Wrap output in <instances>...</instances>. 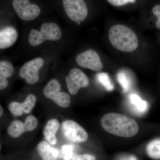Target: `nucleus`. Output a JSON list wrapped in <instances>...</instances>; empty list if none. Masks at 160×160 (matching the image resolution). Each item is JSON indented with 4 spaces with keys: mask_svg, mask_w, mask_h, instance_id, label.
<instances>
[{
    "mask_svg": "<svg viewBox=\"0 0 160 160\" xmlns=\"http://www.w3.org/2000/svg\"><path fill=\"white\" fill-rule=\"evenodd\" d=\"M104 130L112 134L129 138L134 136L139 130L138 125L132 118L120 113H107L101 119Z\"/></svg>",
    "mask_w": 160,
    "mask_h": 160,
    "instance_id": "f257e3e1",
    "label": "nucleus"
},
{
    "mask_svg": "<svg viewBox=\"0 0 160 160\" xmlns=\"http://www.w3.org/2000/svg\"><path fill=\"white\" fill-rule=\"evenodd\" d=\"M109 38L113 47L125 52H132L138 46L137 36L125 25L112 26L109 30Z\"/></svg>",
    "mask_w": 160,
    "mask_h": 160,
    "instance_id": "f03ea898",
    "label": "nucleus"
},
{
    "mask_svg": "<svg viewBox=\"0 0 160 160\" xmlns=\"http://www.w3.org/2000/svg\"><path fill=\"white\" fill-rule=\"evenodd\" d=\"M61 29L55 23H45L42 24L40 31L32 29L28 41L31 46H36L46 41H57L62 38Z\"/></svg>",
    "mask_w": 160,
    "mask_h": 160,
    "instance_id": "7ed1b4c3",
    "label": "nucleus"
},
{
    "mask_svg": "<svg viewBox=\"0 0 160 160\" xmlns=\"http://www.w3.org/2000/svg\"><path fill=\"white\" fill-rule=\"evenodd\" d=\"M63 6L68 18L75 22L86 19L88 9L84 0H62Z\"/></svg>",
    "mask_w": 160,
    "mask_h": 160,
    "instance_id": "20e7f679",
    "label": "nucleus"
},
{
    "mask_svg": "<svg viewBox=\"0 0 160 160\" xmlns=\"http://www.w3.org/2000/svg\"><path fill=\"white\" fill-rule=\"evenodd\" d=\"M12 5L18 16L24 21L35 19L41 13L39 6L30 3V0H13Z\"/></svg>",
    "mask_w": 160,
    "mask_h": 160,
    "instance_id": "39448f33",
    "label": "nucleus"
},
{
    "mask_svg": "<svg viewBox=\"0 0 160 160\" xmlns=\"http://www.w3.org/2000/svg\"><path fill=\"white\" fill-rule=\"evenodd\" d=\"M44 64V60L41 58L30 60L21 67L19 72L20 77L25 79L28 84H35L39 80V72Z\"/></svg>",
    "mask_w": 160,
    "mask_h": 160,
    "instance_id": "423d86ee",
    "label": "nucleus"
},
{
    "mask_svg": "<svg viewBox=\"0 0 160 160\" xmlns=\"http://www.w3.org/2000/svg\"><path fill=\"white\" fill-rule=\"evenodd\" d=\"M79 66L95 72H99L103 69L101 58L97 52L92 49H89L79 53L76 58Z\"/></svg>",
    "mask_w": 160,
    "mask_h": 160,
    "instance_id": "0eeeda50",
    "label": "nucleus"
},
{
    "mask_svg": "<svg viewBox=\"0 0 160 160\" xmlns=\"http://www.w3.org/2000/svg\"><path fill=\"white\" fill-rule=\"evenodd\" d=\"M66 82L69 93L72 95L76 94L81 88H86L89 84L87 76L78 68H73L69 71L66 78Z\"/></svg>",
    "mask_w": 160,
    "mask_h": 160,
    "instance_id": "6e6552de",
    "label": "nucleus"
},
{
    "mask_svg": "<svg viewBox=\"0 0 160 160\" xmlns=\"http://www.w3.org/2000/svg\"><path fill=\"white\" fill-rule=\"evenodd\" d=\"M62 130L65 137L74 142H86L88 136L86 130L76 122L66 120L62 124Z\"/></svg>",
    "mask_w": 160,
    "mask_h": 160,
    "instance_id": "1a4fd4ad",
    "label": "nucleus"
},
{
    "mask_svg": "<svg viewBox=\"0 0 160 160\" xmlns=\"http://www.w3.org/2000/svg\"><path fill=\"white\" fill-rule=\"evenodd\" d=\"M18 33L12 26H7L0 31V49H4L12 46L16 42Z\"/></svg>",
    "mask_w": 160,
    "mask_h": 160,
    "instance_id": "9d476101",
    "label": "nucleus"
},
{
    "mask_svg": "<svg viewBox=\"0 0 160 160\" xmlns=\"http://www.w3.org/2000/svg\"><path fill=\"white\" fill-rule=\"evenodd\" d=\"M59 127V122L56 119L53 118L49 120L43 131L44 137L50 144L52 145L56 144L57 142L56 134Z\"/></svg>",
    "mask_w": 160,
    "mask_h": 160,
    "instance_id": "9b49d317",
    "label": "nucleus"
},
{
    "mask_svg": "<svg viewBox=\"0 0 160 160\" xmlns=\"http://www.w3.org/2000/svg\"><path fill=\"white\" fill-rule=\"evenodd\" d=\"M38 153L42 160H57L58 151L46 142H42L37 146Z\"/></svg>",
    "mask_w": 160,
    "mask_h": 160,
    "instance_id": "f8f14e48",
    "label": "nucleus"
},
{
    "mask_svg": "<svg viewBox=\"0 0 160 160\" xmlns=\"http://www.w3.org/2000/svg\"><path fill=\"white\" fill-rule=\"evenodd\" d=\"M129 102L132 107V109L135 112L141 115L145 113L148 109L147 102L143 101L136 94H132L129 96Z\"/></svg>",
    "mask_w": 160,
    "mask_h": 160,
    "instance_id": "ddd939ff",
    "label": "nucleus"
},
{
    "mask_svg": "<svg viewBox=\"0 0 160 160\" xmlns=\"http://www.w3.org/2000/svg\"><path fill=\"white\" fill-rule=\"evenodd\" d=\"M61 86L58 81L52 79L47 83L43 89V94L47 98L52 100L57 95L61 92Z\"/></svg>",
    "mask_w": 160,
    "mask_h": 160,
    "instance_id": "4468645a",
    "label": "nucleus"
},
{
    "mask_svg": "<svg viewBox=\"0 0 160 160\" xmlns=\"http://www.w3.org/2000/svg\"><path fill=\"white\" fill-rule=\"evenodd\" d=\"M26 132L24 123L19 120L13 121L8 129V133L12 138H17Z\"/></svg>",
    "mask_w": 160,
    "mask_h": 160,
    "instance_id": "2eb2a0df",
    "label": "nucleus"
},
{
    "mask_svg": "<svg viewBox=\"0 0 160 160\" xmlns=\"http://www.w3.org/2000/svg\"><path fill=\"white\" fill-rule=\"evenodd\" d=\"M148 156L153 159H160V139L152 140L146 146Z\"/></svg>",
    "mask_w": 160,
    "mask_h": 160,
    "instance_id": "dca6fc26",
    "label": "nucleus"
},
{
    "mask_svg": "<svg viewBox=\"0 0 160 160\" xmlns=\"http://www.w3.org/2000/svg\"><path fill=\"white\" fill-rule=\"evenodd\" d=\"M117 79L124 92L130 90L132 86L131 80L126 72L124 71L119 72L117 74Z\"/></svg>",
    "mask_w": 160,
    "mask_h": 160,
    "instance_id": "f3484780",
    "label": "nucleus"
},
{
    "mask_svg": "<svg viewBox=\"0 0 160 160\" xmlns=\"http://www.w3.org/2000/svg\"><path fill=\"white\" fill-rule=\"evenodd\" d=\"M14 68L10 62L2 60L0 62V77L9 78L12 76Z\"/></svg>",
    "mask_w": 160,
    "mask_h": 160,
    "instance_id": "a211bd4d",
    "label": "nucleus"
},
{
    "mask_svg": "<svg viewBox=\"0 0 160 160\" xmlns=\"http://www.w3.org/2000/svg\"><path fill=\"white\" fill-rule=\"evenodd\" d=\"M52 101L58 106L63 108H67L70 105V97L66 92H60L56 96Z\"/></svg>",
    "mask_w": 160,
    "mask_h": 160,
    "instance_id": "6ab92c4d",
    "label": "nucleus"
},
{
    "mask_svg": "<svg viewBox=\"0 0 160 160\" xmlns=\"http://www.w3.org/2000/svg\"><path fill=\"white\" fill-rule=\"evenodd\" d=\"M97 78L102 86L108 91H112L114 89V86L108 74L106 72H101L97 75Z\"/></svg>",
    "mask_w": 160,
    "mask_h": 160,
    "instance_id": "aec40b11",
    "label": "nucleus"
},
{
    "mask_svg": "<svg viewBox=\"0 0 160 160\" xmlns=\"http://www.w3.org/2000/svg\"><path fill=\"white\" fill-rule=\"evenodd\" d=\"M36 100V97L34 95L30 94L27 96L26 99L22 103L23 112L29 113L35 106Z\"/></svg>",
    "mask_w": 160,
    "mask_h": 160,
    "instance_id": "412c9836",
    "label": "nucleus"
},
{
    "mask_svg": "<svg viewBox=\"0 0 160 160\" xmlns=\"http://www.w3.org/2000/svg\"><path fill=\"white\" fill-rule=\"evenodd\" d=\"M64 160H96V159L92 155L78 154L72 152L65 155Z\"/></svg>",
    "mask_w": 160,
    "mask_h": 160,
    "instance_id": "4be33fe9",
    "label": "nucleus"
},
{
    "mask_svg": "<svg viewBox=\"0 0 160 160\" xmlns=\"http://www.w3.org/2000/svg\"><path fill=\"white\" fill-rule=\"evenodd\" d=\"M24 126L26 132L33 131L38 126L37 119L34 116L29 115L25 119Z\"/></svg>",
    "mask_w": 160,
    "mask_h": 160,
    "instance_id": "5701e85b",
    "label": "nucleus"
},
{
    "mask_svg": "<svg viewBox=\"0 0 160 160\" xmlns=\"http://www.w3.org/2000/svg\"><path fill=\"white\" fill-rule=\"evenodd\" d=\"M8 108L12 114L15 116H20L24 112L22 103L18 102H12L9 104Z\"/></svg>",
    "mask_w": 160,
    "mask_h": 160,
    "instance_id": "b1692460",
    "label": "nucleus"
},
{
    "mask_svg": "<svg viewBox=\"0 0 160 160\" xmlns=\"http://www.w3.org/2000/svg\"><path fill=\"white\" fill-rule=\"evenodd\" d=\"M112 6L119 7L126 5L129 3H134L136 0H107Z\"/></svg>",
    "mask_w": 160,
    "mask_h": 160,
    "instance_id": "393cba45",
    "label": "nucleus"
},
{
    "mask_svg": "<svg viewBox=\"0 0 160 160\" xmlns=\"http://www.w3.org/2000/svg\"><path fill=\"white\" fill-rule=\"evenodd\" d=\"M152 11L153 14L158 18L157 21L156 23L157 27L159 29H160V5L155 6L152 8Z\"/></svg>",
    "mask_w": 160,
    "mask_h": 160,
    "instance_id": "a878e982",
    "label": "nucleus"
},
{
    "mask_svg": "<svg viewBox=\"0 0 160 160\" xmlns=\"http://www.w3.org/2000/svg\"><path fill=\"white\" fill-rule=\"evenodd\" d=\"M9 85V82L6 78L0 77V89L1 90L6 89Z\"/></svg>",
    "mask_w": 160,
    "mask_h": 160,
    "instance_id": "bb28decb",
    "label": "nucleus"
},
{
    "mask_svg": "<svg viewBox=\"0 0 160 160\" xmlns=\"http://www.w3.org/2000/svg\"><path fill=\"white\" fill-rule=\"evenodd\" d=\"M62 150L65 155L72 152V147L71 146H69V145H66V146H63Z\"/></svg>",
    "mask_w": 160,
    "mask_h": 160,
    "instance_id": "cd10ccee",
    "label": "nucleus"
},
{
    "mask_svg": "<svg viewBox=\"0 0 160 160\" xmlns=\"http://www.w3.org/2000/svg\"><path fill=\"white\" fill-rule=\"evenodd\" d=\"M118 160H138L137 158L133 155H124L120 157Z\"/></svg>",
    "mask_w": 160,
    "mask_h": 160,
    "instance_id": "c85d7f7f",
    "label": "nucleus"
},
{
    "mask_svg": "<svg viewBox=\"0 0 160 160\" xmlns=\"http://www.w3.org/2000/svg\"><path fill=\"white\" fill-rule=\"evenodd\" d=\"M0 110H1V111H0V112H0V116H2V114H3V108L2 107V106H0Z\"/></svg>",
    "mask_w": 160,
    "mask_h": 160,
    "instance_id": "c756f323",
    "label": "nucleus"
}]
</instances>
